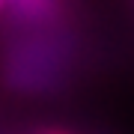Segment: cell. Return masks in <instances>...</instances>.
<instances>
[{
    "label": "cell",
    "mask_w": 134,
    "mask_h": 134,
    "mask_svg": "<svg viewBox=\"0 0 134 134\" xmlns=\"http://www.w3.org/2000/svg\"><path fill=\"white\" fill-rule=\"evenodd\" d=\"M45 134H63V131H45Z\"/></svg>",
    "instance_id": "cell-2"
},
{
    "label": "cell",
    "mask_w": 134,
    "mask_h": 134,
    "mask_svg": "<svg viewBox=\"0 0 134 134\" xmlns=\"http://www.w3.org/2000/svg\"><path fill=\"white\" fill-rule=\"evenodd\" d=\"M60 3H15L9 9L0 72L9 90L24 96L60 92L81 66V36Z\"/></svg>",
    "instance_id": "cell-1"
}]
</instances>
